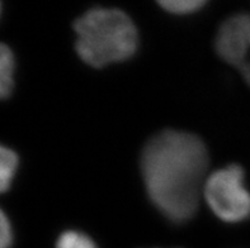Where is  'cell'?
Wrapping results in <instances>:
<instances>
[{"mask_svg": "<svg viewBox=\"0 0 250 248\" xmlns=\"http://www.w3.org/2000/svg\"><path fill=\"white\" fill-rule=\"evenodd\" d=\"M207 167L208 152L202 139L181 131L155 134L141 154V173L150 200L174 223H184L196 214Z\"/></svg>", "mask_w": 250, "mask_h": 248, "instance_id": "6da1fadb", "label": "cell"}, {"mask_svg": "<svg viewBox=\"0 0 250 248\" xmlns=\"http://www.w3.org/2000/svg\"><path fill=\"white\" fill-rule=\"evenodd\" d=\"M56 248H97V246L84 233L67 230L59 237Z\"/></svg>", "mask_w": 250, "mask_h": 248, "instance_id": "ba28073f", "label": "cell"}, {"mask_svg": "<svg viewBox=\"0 0 250 248\" xmlns=\"http://www.w3.org/2000/svg\"><path fill=\"white\" fill-rule=\"evenodd\" d=\"M14 70L16 61L12 50L0 43V99H5L12 94L14 88Z\"/></svg>", "mask_w": 250, "mask_h": 248, "instance_id": "5b68a950", "label": "cell"}, {"mask_svg": "<svg viewBox=\"0 0 250 248\" xmlns=\"http://www.w3.org/2000/svg\"><path fill=\"white\" fill-rule=\"evenodd\" d=\"M239 69H240L241 74H243V76H244L245 81L250 85V58H248V60L245 61L240 67H239Z\"/></svg>", "mask_w": 250, "mask_h": 248, "instance_id": "30bf717a", "label": "cell"}, {"mask_svg": "<svg viewBox=\"0 0 250 248\" xmlns=\"http://www.w3.org/2000/svg\"><path fill=\"white\" fill-rule=\"evenodd\" d=\"M13 242V230L10 222L3 210H0V248H9Z\"/></svg>", "mask_w": 250, "mask_h": 248, "instance_id": "9c48e42d", "label": "cell"}, {"mask_svg": "<svg viewBox=\"0 0 250 248\" xmlns=\"http://www.w3.org/2000/svg\"><path fill=\"white\" fill-rule=\"evenodd\" d=\"M215 46L222 60L240 67L250 57V16L236 14L226 19L220 25Z\"/></svg>", "mask_w": 250, "mask_h": 248, "instance_id": "277c9868", "label": "cell"}, {"mask_svg": "<svg viewBox=\"0 0 250 248\" xmlns=\"http://www.w3.org/2000/svg\"><path fill=\"white\" fill-rule=\"evenodd\" d=\"M17 167L18 156L16 152L0 145V192H5L10 188Z\"/></svg>", "mask_w": 250, "mask_h": 248, "instance_id": "8992f818", "label": "cell"}, {"mask_svg": "<svg viewBox=\"0 0 250 248\" xmlns=\"http://www.w3.org/2000/svg\"><path fill=\"white\" fill-rule=\"evenodd\" d=\"M203 196L211 210L228 223H239L250 217V192L244 185V171L231 165L207 177Z\"/></svg>", "mask_w": 250, "mask_h": 248, "instance_id": "3957f363", "label": "cell"}, {"mask_svg": "<svg viewBox=\"0 0 250 248\" xmlns=\"http://www.w3.org/2000/svg\"><path fill=\"white\" fill-rule=\"evenodd\" d=\"M75 48L93 67L122 62L135 55L139 33L132 19L116 8H94L74 23Z\"/></svg>", "mask_w": 250, "mask_h": 248, "instance_id": "7a4b0ae2", "label": "cell"}, {"mask_svg": "<svg viewBox=\"0 0 250 248\" xmlns=\"http://www.w3.org/2000/svg\"><path fill=\"white\" fill-rule=\"evenodd\" d=\"M159 4L163 9L171 14L187 16L202 9L206 5V1L205 0H164Z\"/></svg>", "mask_w": 250, "mask_h": 248, "instance_id": "52a82bcc", "label": "cell"}]
</instances>
